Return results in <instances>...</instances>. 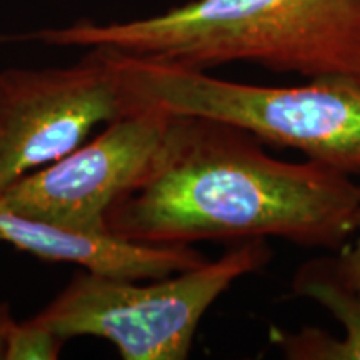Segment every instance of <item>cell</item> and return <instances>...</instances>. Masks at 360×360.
<instances>
[{"mask_svg": "<svg viewBox=\"0 0 360 360\" xmlns=\"http://www.w3.org/2000/svg\"><path fill=\"white\" fill-rule=\"evenodd\" d=\"M360 182V180H359ZM335 276L350 289L360 292V205L355 224V238L352 244L342 247L337 257H330Z\"/></svg>", "mask_w": 360, "mask_h": 360, "instance_id": "obj_10", "label": "cell"}, {"mask_svg": "<svg viewBox=\"0 0 360 360\" xmlns=\"http://www.w3.org/2000/svg\"><path fill=\"white\" fill-rule=\"evenodd\" d=\"M15 323L17 322L13 321L11 312V305L0 304V360H7L8 340H11Z\"/></svg>", "mask_w": 360, "mask_h": 360, "instance_id": "obj_11", "label": "cell"}, {"mask_svg": "<svg viewBox=\"0 0 360 360\" xmlns=\"http://www.w3.org/2000/svg\"><path fill=\"white\" fill-rule=\"evenodd\" d=\"M360 182L321 162H287L233 125L170 114L141 182L105 215L109 236L148 245L277 237L342 249L355 233Z\"/></svg>", "mask_w": 360, "mask_h": 360, "instance_id": "obj_1", "label": "cell"}, {"mask_svg": "<svg viewBox=\"0 0 360 360\" xmlns=\"http://www.w3.org/2000/svg\"><path fill=\"white\" fill-rule=\"evenodd\" d=\"M64 344L65 340L51 327L32 317L13 327L7 360H56Z\"/></svg>", "mask_w": 360, "mask_h": 360, "instance_id": "obj_9", "label": "cell"}, {"mask_svg": "<svg viewBox=\"0 0 360 360\" xmlns=\"http://www.w3.org/2000/svg\"><path fill=\"white\" fill-rule=\"evenodd\" d=\"M135 109L109 47H94L64 69L2 70L0 193L82 146L94 127Z\"/></svg>", "mask_w": 360, "mask_h": 360, "instance_id": "obj_5", "label": "cell"}, {"mask_svg": "<svg viewBox=\"0 0 360 360\" xmlns=\"http://www.w3.org/2000/svg\"><path fill=\"white\" fill-rule=\"evenodd\" d=\"M0 240L47 262L77 264L102 276L155 281L207 262L191 245H148L90 236L0 207Z\"/></svg>", "mask_w": 360, "mask_h": 360, "instance_id": "obj_7", "label": "cell"}, {"mask_svg": "<svg viewBox=\"0 0 360 360\" xmlns=\"http://www.w3.org/2000/svg\"><path fill=\"white\" fill-rule=\"evenodd\" d=\"M292 294L322 305L344 335L332 337L317 327L272 332V342L290 360H360V292L350 289L332 269L330 257L305 262L295 272Z\"/></svg>", "mask_w": 360, "mask_h": 360, "instance_id": "obj_8", "label": "cell"}, {"mask_svg": "<svg viewBox=\"0 0 360 360\" xmlns=\"http://www.w3.org/2000/svg\"><path fill=\"white\" fill-rule=\"evenodd\" d=\"M270 259L265 238H252L231 244L217 260L143 285L85 270L35 319L65 342L79 335L109 340L124 360H184L210 305Z\"/></svg>", "mask_w": 360, "mask_h": 360, "instance_id": "obj_4", "label": "cell"}, {"mask_svg": "<svg viewBox=\"0 0 360 360\" xmlns=\"http://www.w3.org/2000/svg\"><path fill=\"white\" fill-rule=\"evenodd\" d=\"M19 39L109 47L197 70L252 62L278 74L360 84V0H193L148 19L79 22Z\"/></svg>", "mask_w": 360, "mask_h": 360, "instance_id": "obj_2", "label": "cell"}, {"mask_svg": "<svg viewBox=\"0 0 360 360\" xmlns=\"http://www.w3.org/2000/svg\"><path fill=\"white\" fill-rule=\"evenodd\" d=\"M110 51L135 105L219 120L360 179V84L339 79L290 87L232 82Z\"/></svg>", "mask_w": 360, "mask_h": 360, "instance_id": "obj_3", "label": "cell"}, {"mask_svg": "<svg viewBox=\"0 0 360 360\" xmlns=\"http://www.w3.org/2000/svg\"><path fill=\"white\" fill-rule=\"evenodd\" d=\"M169 119L167 110L139 105L70 154L15 180L0 193V207L69 231L109 236L107 212L141 182Z\"/></svg>", "mask_w": 360, "mask_h": 360, "instance_id": "obj_6", "label": "cell"}]
</instances>
